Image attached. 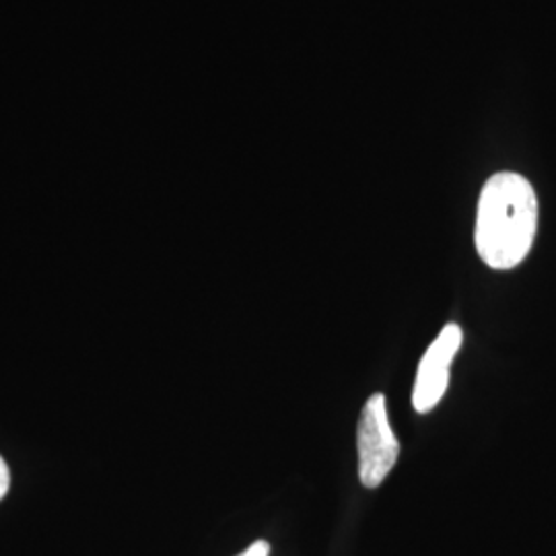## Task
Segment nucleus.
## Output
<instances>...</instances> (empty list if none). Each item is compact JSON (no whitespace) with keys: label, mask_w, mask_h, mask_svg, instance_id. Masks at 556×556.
Listing matches in <instances>:
<instances>
[{"label":"nucleus","mask_w":556,"mask_h":556,"mask_svg":"<svg viewBox=\"0 0 556 556\" xmlns=\"http://www.w3.org/2000/svg\"><path fill=\"white\" fill-rule=\"evenodd\" d=\"M538 200L532 184L519 174L501 172L489 179L478 199V256L495 270L516 268L536 238Z\"/></svg>","instance_id":"1"},{"label":"nucleus","mask_w":556,"mask_h":556,"mask_svg":"<svg viewBox=\"0 0 556 556\" xmlns=\"http://www.w3.org/2000/svg\"><path fill=\"white\" fill-rule=\"evenodd\" d=\"M358 478L367 489H378L396 464L400 445L388 420L386 396L374 394L363 406L357 427Z\"/></svg>","instance_id":"2"},{"label":"nucleus","mask_w":556,"mask_h":556,"mask_svg":"<svg viewBox=\"0 0 556 556\" xmlns=\"http://www.w3.org/2000/svg\"><path fill=\"white\" fill-rule=\"evenodd\" d=\"M9 486H11V470H9L7 462H4V457L0 456V501L7 497Z\"/></svg>","instance_id":"5"},{"label":"nucleus","mask_w":556,"mask_h":556,"mask_svg":"<svg viewBox=\"0 0 556 556\" xmlns=\"http://www.w3.org/2000/svg\"><path fill=\"white\" fill-rule=\"evenodd\" d=\"M238 556H270V544L266 540H258L254 544H250L243 553Z\"/></svg>","instance_id":"4"},{"label":"nucleus","mask_w":556,"mask_h":556,"mask_svg":"<svg viewBox=\"0 0 556 556\" xmlns=\"http://www.w3.org/2000/svg\"><path fill=\"white\" fill-rule=\"evenodd\" d=\"M462 344V328L447 324L435 342L427 349L418 365L417 381L413 390V406L425 415L433 410L450 386V369Z\"/></svg>","instance_id":"3"}]
</instances>
